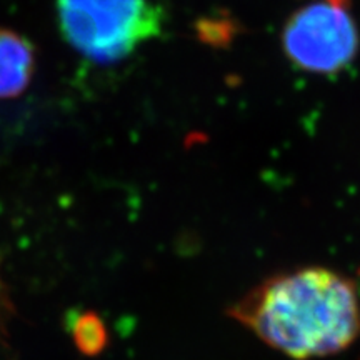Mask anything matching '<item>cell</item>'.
<instances>
[{"mask_svg": "<svg viewBox=\"0 0 360 360\" xmlns=\"http://www.w3.org/2000/svg\"><path fill=\"white\" fill-rule=\"evenodd\" d=\"M360 45L359 29L345 7L312 2L295 11L282 30L289 60L312 74H335L352 64Z\"/></svg>", "mask_w": 360, "mask_h": 360, "instance_id": "3", "label": "cell"}, {"mask_svg": "<svg viewBox=\"0 0 360 360\" xmlns=\"http://www.w3.org/2000/svg\"><path fill=\"white\" fill-rule=\"evenodd\" d=\"M231 315L265 345L295 360L337 355L360 335L359 292L350 278L327 267L269 277Z\"/></svg>", "mask_w": 360, "mask_h": 360, "instance_id": "1", "label": "cell"}, {"mask_svg": "<svg viewBox=\"0 0 360 360\" xmlns=\"http://www.w3.org/2000/svg\"><path fill=\"white\" fill-rule=\"evenodd\" d=\"M74 339L82 352L89 355L98 354L107 340L105 327L97 315L84 314L74 326Z\"/></svg>", "mask_w": 360, "mask_h": 360, "instance_id": "5", "label": "cell"}, {"mask_svg": "<svg viewBox=\"0 0 360 360\" xmlns=\"http://www.w3.org/2000/svg\"><path fill=\"white\" fill-rule=\"evenodd\" d=\"M319 2H326V4H332V6L347 8L350 0H319Z\"/></svg>", "mask_w": 360, "mask_h": 360, "instance_id": "6", "label": "cell"}, {"mask_svg": "<svg viewBox=\"0 0 360 360\" xmlns=\"http://www.w3.org/2000/svg\"><path fill=\"white\" fill-rule=\"evenodd\" d=\"M62 37L96 64L127 58L164 27V12L154 0H56Z\"/></svg>", "mask_w": 360, "mask_h": 360, "instance_id": "2", "label": "cell"}, {"mask_svg": "<svg viewBox=\"0 0 360 360\" xmlns=\"http://www.w3.org/2000/svg\"><path fill=\"white\" fill-rule=\"evenodd\" d=\"M35 69L32 45L22 35L0 29V101L24 92Z\"/></svg>", "mask_w": 360, "mask_h": 360, "instance_id": "4", "label": "cell"}]
</instances>
